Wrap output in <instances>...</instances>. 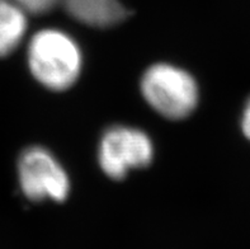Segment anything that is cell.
Listing matches in <instances>:
<instances>
[{
    "instance_id": "2",
    "label": "cell",
    "mask_w": 250,
    "mask_h": 249,
    "mask_svg": "<svg viewBox=\"0 0 250 249\" xmlns=\"http://www.w3.org/2000/svg\"><path fill=\"white\" fill-rule=\"evenodd\" d=\"M141 93L152 110L169 120L186 118L198 103V85L193 76L171 64H155L146 70Z\"/></svg>"
},
{
    "instance_id": "7",
    "label": "cell",
    "mask_w": 250,
    "mask_h": 249,
    "mask_svg": "<svg viewBox=\"0 0 250 249\" xmlns=\"http://www.w3.org/2000/svg\"><path fill=\"white\" fill-rule=\"evenodd\" d=\"M13 1L22 6L27 13H44L52 9L61 0H13Z\"/></svg>"
},
{
    "instance_id": "4",
    "label": "cell",
    "mask_w": 250,
    "mask_h": 249,
    "mask_svg": "<svg viewBox=\"0 0 250 249\" xmlns=\"http://www.w3.org/2000/svg\"><path fill=\"white\" fill-rule=\"evenodd\" d=\"M21 189L32 201H63L69 195V176L60 161L41 146H32L21 154L18 161Z\"/></svg>"
},
{
    "instance_id": "3",
    "label": "cell",
    "mask_w": 250,
    "mask_h": 249,
    "mask_svg": "<svg viewBox=\"0 0 250 249\" xmlns=\"http://www.w3.org/2000/svg\"><path fill=\"white\" fill-rule=\"evenodd\" d=\"M152 157L151 139L135 127H111L103 134L99 142V165L113 180H124L130 170L147 167Z\"/></svg>"
},
{
    "instance_id": "5",
    "label": "cell",
    "mask_w": 250,
    "mask_h": 249,
    "mask_svg": "<svg viewBox=\"0 0 250 249\" xmlns=\"http://www.w3.org/2000/svg\"><path fill=\"white\" fill-rule=\"evenodd\" d=\"M60 3L74 19L89 27H111L127 16L120 0H61Z\"/></svg>"
},
{
    "instance_id": "1",
    "label": "cell",
    "mask_w": 250,
    "mask_h": 249,
    "mask_svg": "<svg viewBox=\"0 0 250 249\" xmlns=\"http://www.w3.org/2000/svg\"><path fill=\"white\" fill-rule=\"evenodd\" d=\"M27 57L32 75L51 91L69 89L82 73L83 55L79 45L60 29L46 28L33 35Z\"/></svg>"
},
{
    "instance_id": "6",
    "label": "cell",
    "mask_w": 250,
    "mask_h": 249,
    "mask_svg": "<svg viewBox=\"0 0 250 249\" xmlns=\"http://www.w3.org/2000/svg\"><path fill=\"white\" fill-rule=\"evenodd\" d=\"M27 12L13 0H0V57L8 56L27 32Z\"/></svg>"
},
{
    "instance_id": "8",
    "label": "cell",
    "mask_w": 250,
    "mask_h": 249,
    "mask_svg": "<svg viewBox=\"0 0 250 249\" xmlns=\"http://www.w3.org/2000/svg\"><path fill=\"white\" fill-rule=\"evenodd\" d=\"M241 127H243L245 136L250 140V99L245 104L244 112H243V120H241Z\"/></svg>"
}]
</instances>
